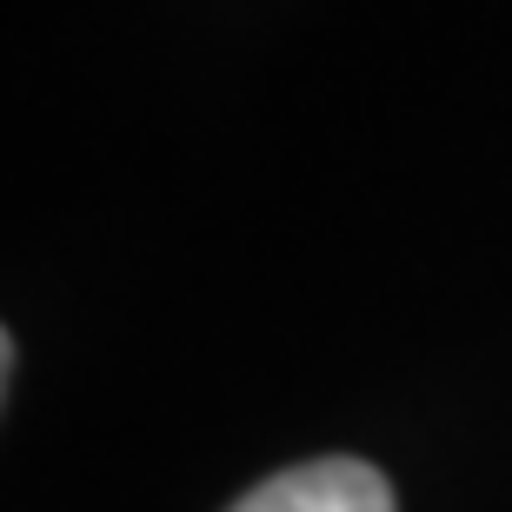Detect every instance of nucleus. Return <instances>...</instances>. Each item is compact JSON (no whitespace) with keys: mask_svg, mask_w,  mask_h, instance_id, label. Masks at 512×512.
<instances>
[{"mask_svg":"<svg viewBox=\"0 0 512 512\" xmlns=\"http://www.w3.org/2000/svg\"><path fill=\"white\" fill-rule=\"evenodd\" d=\"M7 373H14V340L0 333V393H7Z\"/></svg>","mask_w":512,"mask_h":512,"instance_id":"nucleus-2","label":"nucleus"},{"mask_svg":"<svg viewBox=\"0 0 512 512\" xmlns=\"http://www.w3.org/2000/svg\"><path fill=\"white\" fill-rule=\"evenodd\" d=\"M227 512H393V486L366 459H306L260 479Z\"/></svg>","mask_w":512,"mask_h":512,"instance_id":"nucleus-1","label":"nucleus"}]
</instances>
